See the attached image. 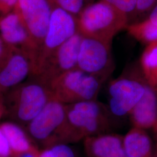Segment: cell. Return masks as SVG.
Returning <instances> with one entry per match:
<instances>
[{
	"label": "cell",
	"mask_w": 157,
	"mask_h": 157,
	"mask_svg": "<svg viewBox=\"0 0 157 157\" xmlns=\"http://www.w3.org/2000/svg\"><path fill=\"white\" fill-rule=\"evenodd\" d=\"M39 157H76L73 149L67 144H57L40 152Z\"/></svg>",
	"instance_id": "obj_20"
},
{
	"label": "cell",
	"mask_w": 157,
	"mask_h": 157,
	"mask_svg": "<svg viewBox=\"0 0 157 157\" xmlns=\"http://www.w3.org/2000/svg\"><path fill=\"white\" fill-rule=\"evenodd\" d=\"M0 36L9 46L28 45L32 50L28 32L18 12L13 10L0 18Z\"/></svg>",
	"instance_id": "obj_14"
},
{
	"label": "cell",
	"mask_w": 157,
	"mask_h": 157,
	"mask_svg": "<svg viewBox=\"0 0 157 157\" xmlns=\"http://www.w3.org/2000/svg\"><path fill=\"white\" fill-rule=\"evenodd\" d=\"M40 152L38 150L33 151L26 152L22 153L16 157H39Z\"/></svg>",
	"instance_id": "obj_26"
},
{
	"label": "cell",
	"mask_w": 157,
	"mask_h": 157,
	"mask_svg": "<svg viewBox=\"0 0 157 157\" xmlns=\"http://www.w3.org/2000/svg\"><path fill=\"white\" fill-rule=\"evenodd\" d=\"M4 41L0 36V61L2 59L3 56L4 54Z\"/></svg>",
	"instance_id": "obj_27"
},
{
	"label": "cell",
	"mask_w": 157,
	"mask_h": 157,
	"mask_svg": "<svg viewBox=\"0 0 157 157\" xmlns=\"http://www.w3.org/2000/svg\"><path fill=\"white\" fill-rule=\"evenodd\" d=\"M154 157H157V154L155 153V156H154Z\"/></svg>",
	"instance_id": "obj_31"
},
{
	"label": "cell",
	"mask_w": 157,
	"mask_h": 157,
	"mask_svg": "<svg viewBox=\"0 0 157 157\" xmlns=\"http://www.w3.org/2000/svg\"><path fill=\"white\" fill-rule=\"evenodd\" d=\"M19 0H0V12L4 15L13 11L17 6Z\"/></svg>",
	"instance_id": "obj_24"
},
{
	"label": "cell",
	"mask_w": 157,
	"mask_h": 157,
	"mask_svg": "<svg viewBox=\"0 0 157 157\" xmlns=\"http://www.w3.org/2000/svg\"><path fill=\"white\" fill-rule=\"evenodd\" d=\"M50 1H51V0H50Z\"/></svg>",
	"instance_id": "obj_32"
},
{
	"label": "cell",
	"mask_w": 157,
	"mask_h": 157,
	"mask_svg": "<svg viewBox=\"0 0 157 157\" xmlns=\"http://www.w3.org/2000/svg\"><path fill=\"white\" fill-rule=\"evenodd\" d=\"M82 35L78 32L63 44L50 56L40 69L39 73L45 84L63 73L77 67L78 50Z\"/></svg>",
	"instance_id": "obj_9"
},
{
	"label": "cell",
	"mask_w": 157,
	"mask_h": 157,
	"mask_svg": "<svg viewBox=\"0 0 157 157\" xmlns=\"http://www.w3.org/2000/svg\"><path fill=\"white\" fill-rule=\"evenodd\" d=\"M53 5L50 0H19L14 10L28 32L32 50L36 54L45 38Z\"/></svg>",
	"instance_id": "obj_6"
},
{
	"label": "cell",
	"mask_w": 157,
	"mask_h": 157,
	"mask_svg": "<svg viewBox=\"0 0 157 157\" xmlns=\"http://www.w3.org/2000/svg\"><path fill=\"white\" fill-rule=\"evenodd\" d=\"M111 44L82 36L77 68L102 82L112 71Z\"/></svg>",
	"instance_id": "obj_7"
},
{
	"label": "cell",
	"mask_w": 157,
	"mask_h": 157,
	"mask_svg": "<svg viewBox=\"0 0 157 157\" xmlns=\"http://www.w3.org/2000/svg\"><path fill=\"white\" fill-rule=\"evenodd\" d=\"M139 67L147 83L157 92V43L146 45Z\"/></svg>",
	"instance_id": "obj_17"
},
{
	"label": "cell",
	"mask_w": 157,
	"mask_h": 157,
	"mask_svg": "<svg viewBox=\"0 0 157 157\" xmlns=\"http://www.w3.org/2000/svg\"><path fill=\"white\" fill-rule=\"evenodd\" d=\"M9 142L12 157H16L26 152L37 150L33 146L26 133L19 126L12 122H4L0 125Z\"/></svg>",
	"instance_id": "obj_16"
},
{
	"label": "cell",
	"mask_w": 157,
	"mask_h": 157,
	"mask_svg": "<svg viewBox=\"0 0 157 157\" xmlns=\"http://www.w3.org/2000/svg\"><path fill=\"white\" fill-rule=\"evenodd\" d=\"M87 157H125L123 136L103 133L89 137L83 140Z\"/></svg>",
	"instance_id": "obj_13"
},
{
	"label": "cell",
	"mask_w": 157,
	"mask_h": 157,
	"mask_svg": "<svg viewBox=\"0 0 157 157\" xmlns=\"http://www.w3.org/2000/svg\"><path fill=\"white\" fill-rule=\"evenodd\" d=\"M52 97L47 86L38 83L27 84L19 90L16 104L17 118L29 123L45 107Z\"/></svg>",
	"instance_id": "obj_10"
},
{
	"label": "cell",
	"mask_w": 157,
	"mask_h": 157,
	"mask_svg": "<svg viewBox=\"0 0 157 157\" xmlns=\"http://www.w3.org/2000/svg\"><path fill=\"white\" fill-rule=\"evenodd\" d=\"M126 30L130 36L146 45L157 43V25L147 19L130 23Z\"/></svg>",
	"instance_id": "obj_18"
},
{
	"label": "cell",
	"mask_w": 157,
	"mask_h": 157,
	"mask_svg": "<svg viewBox=\"0 0 157 157\" xmlns=\"http://www.w3.org/2000/svg\"><path fill=\"white\" fill-rule=\"evenodd\" d=\"M154 131L155 132V153L157 154V126L154 129Z\"/></svg>",
	"instance_id": "obj_28"
},
{
	"label": "cell",
	"mask_w": 157,
	"mask_h": 157,
	"mask_svg": "<svg viewBox=\"0 0 157 157\" xmlns=\"http://www.w3.org/2000/svg\"><path fill=\"white\" fill-rule=\"evenodd\" d=\"M87 1H88V2H89V4L90 3V2H93V0H87Z\"/></svg>",
	"instance_id": "obj_30"
},
{
	"label": "cell",
	"mask_w": 157,
	"mask_h": 157,
	"mask_svg": "<svg viewBox=\"0 0 157 157\" xmlns=\"http://www.w3.org/2000/svg\"><path fill=\"white\" fill-rule=\"evenodd\" d=\"M1 60L0 90H4L21 83L31 69L28 57L21 52L13 51L6 54Z\"/></svg>",
	"instance_id": "obj_11"
},
{
	"label": "cell",
	"mask_w": 157,
	"mask_h": 157,
	"mask_svg": "<svg viewBox=\"0 0 157 157\" xmlns=\"http://www.w3.org/2000/svg\"><path fill=\"white\" fill-rule=\"evenodd\" d=\"M132 127L144 130L157 126V92L147 83L140 100L129 113Z\"/></svg>",
	"instance_id": "obj_12"
},
{
	"label": "cell",
	"mask_w": 157,
	"mask_h": 157,
	"mask_svg": "<svg viewBox=\"0 0 157 157\" xmlns=\"http://www.w3.org/2000/svg\"><path fill=\"white\" fill-rule=\"evenodd\" d=\"M125 157H154L155 147L147 130L132 127L123 137Z\"/></svg>",
	"instance_id": "obj_15"
},
{
	"label": "cell",
	"mask_w": 157,
	"mask_h": 157,
	"mask_svg": "<svg viewBox=\"0 0 157 157\" xmlns=\"http://www.w3.org/2000/svg\"><path fill=\"white\" fill-rule=\"evenodd\" d=\"M157 4V0H137L136 13L132 23L145 19Z\"/></svg>",
	"instance_id": "obj_22"
},
{
	"label": "cell",
	"mask_w": 157,
	"mask_h": 157,
	"mask_svg": "<svg viewBox=\"0 0 157 157\" xmlns=\"http://www.w3.org/2000/svg\"><path fill=\"white\" fill-rule=\"evenodd\" d=\"M66 115V105L52 96L43 109L29 123V132L47 147L57 144Z\"/></svg>",
	"instance_id": "obj_8"
},
{
	"label": "cell",
	"mask_w": 157,
	"mask_h": 157,
	"mask_svg": "<svg viewBox=\"0 0 157 157\" xmlns=\"http://www.w3.org/2000/svg\"><path fill=\"white\" fill-rule=\"evenodd\" d=\"M145 19H147L149 22L157 25V4L150 12L148 15Z\"/></svg>",
	"instance_id": "obj_25"
},
{
	"label": "cell",
	"mask_w": 157,
	"mask_h": 157,
	"mask_svg": "<svg viewBox=\"0 0 157 157\" xmlns=\"http://www.w3.org/2000/svg\"><path fill=\"white\" fill-rule=\"evenodd\" d=\"M128 18L129 24L133 22L136 9L137 0H102Z\"/></svg>",
	"instance_id": "obj_19"
},
{
	"label": "cell",
	"mask_w": 157,
	"mask_h": 157,
	"mask_svg": "<svg viewBox=\"0 0 157 157\" xmlns=\"http://www.w3.org/2000/svg\"><path fill=\"white\" fill-rule=\"evenodd\" d=\"M78 32L83 36L112 44L117 34L126 30L128 18L102 0L88 4L77 17Z\"/></svg>",
	"instance_id": "obj_2"
},
{
	"label": "cell",
	"mask_w": 157,
	"mask_h": 157,
	"mask_svg": "<svg viewBox=\"0 0 157 157\" xmlns=\"http://www.w3.org/2000/svg\"><path fill=\"white\" fill-rule=\"evenodd\" d=\"M54 6H56L62 10L78 17L89 2L87 0H51Z\"/></svg>",
	"instance_id": "obj_21"
},
{
	"label": "cell",
	"mask_w": 157,
	"mask_h": 157,
	"mask_svg": "<svg viewBox=\"0 0 157 157\" xmlns=\"http://www.w3.org/2000/svg\"><path fill=\"white\" fill-rule=\"evenodd\" d=\"M0 157H12V151L9 142L0 127Z\"/></svg>",
	"instance_id": "obj_23"
},
{
	"label": "cell",
	"mask_w": 157,
	"mask_h": 157,
	"mask_svg": "<svg viewBox=\"0 0 157 157\" xmlns=\"http://www.w3.org/2000/svg\"><path fill=\"white\" fill-rule=\"evenodd\" d=\"M101 81L78 68L63 73L47 84L52 96L64 104L95 100Z\"/></svg>",
	"instance_id": "obj_3"
},
{
	"label": "cell",
	"mask_w": 157,
	"mask_h": 157,
	"mask_svg": "<svg viewBox=\"0 0 157 157\" xmlns=\"http://www.w3.org/2000/svg\"><path fill=\"white\" fill-rule=\"evenodd\" d=\"M4 107L2 106V104L0 102V117H1V115H2L3 112H4Z\"/></svg>",
	"instance_id": "obj_29"
},
{
	"label": "cell",
	"mask_w": 157,
	"mask_h": 157,
	"mask_svg": "<svg viewBox=\"0 0 157 157\" xmlns=\"http://www.w3.org/2000/svg\"><path fill=\"white\" fill-rule=\"evenodd\" d=\"M146 86L140 67L112 80L108 87L110 112L118 117L129 115L144 95Z\"/></svg>",
	"instance_id": "obj_4"
},
{
	"label": "cell",
	"mask_w": 157,
	"mask_h": 157,
	"mask_svg": "<svg viewBox=\"0 0 157 157\" xmlns=\"http://www.w3.org/2000/svg\"><path fill=\"white\" fill-rule=\"evenodd\" d=\"M66 111V121L58 136L59 144L84 140L105 133L109 128L108 111L96 100L67 104Z\"/></svg>",
	"instance_id": "obj_1"
},
{
	"label": "cell",
	"mask_w": 157,
	"mask_h": 157,
	"mask_svg": "<svg viewBox=\"0 0 157 157\" xmlns=\"http://www.w3.org/2000/svg\"><path fill=\"white\" fill-rule=\"evenodd\" d=\"M78 32L77 17L53 5L47 32L36 57L35 71L39 73L50 56Z\"/></svg>",
	"instance_id": "obj_5"
}]
</instances>
